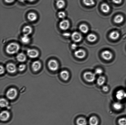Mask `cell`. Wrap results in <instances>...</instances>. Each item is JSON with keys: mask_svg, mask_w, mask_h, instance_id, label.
I'll use <instances>...</instances> for the list:
<instances>
[{"mask_svg": "<svg viewBox=\"0 0 126 125\" xmlns=\"http://www.w3.org/2000/svg\"><path fill=\"white\" fill-rule=\"evenodd\" d=\"M20 46L18 44L12 43L7 45L6 48V51L9 54L13 55L18 52Z\"/></svg>", "mask_w": 126, "mask_h": 125, "instance_id": "obj_1", "label": "cell"}, {"mask_svg": "<svg viewBox=\"0 0 126 125\" xmlns=\"http://www.w3.org/2000/svg\"><path fill=\"white\" fill-rule=\"evenodd\" d=\"M83 78L85 80L89 82H92L96 79V74L91 72H85L83 74Z\"/></svg>", "mask_w": 126, "mask_h": 125, "instance_id": "obj_2", "label": "cell"}, {"mask_svg": "<svg viewBox=\"0 0 126 125\" xmlns=\"http://www.w3.org/2000/svg\"><path fill=\"white\" fill-rule=\"evenodd\" d=\"M17 94L16 89L15 88H11L7 91L6 93V96L9 100H12L16 97Z\"/></svg>", "mask_w": 126, "mask_h": 125, "instance_id": "obj_3", "label": "cell"}, {"mask_svg": "<svg viewBox=\"0 0 126 125\" xmlns=\"http://www.w3.org/2000/svg\"><path fill=\"white\" fill-rule=\"evenodd\" d=\"M48 65L49 69L53 71H55L58 69L59 63L56 60L54 59L50 60L48 62Z\"/></svg>", "mask_w": 126, "mask_h": 125, "instance_id": "obj_4", "label": "cell"}, {"mask_svg": "<svg viewBox=\"0 0 126 125\" xmlns=\"http://www.w3.org/2000/svg\"><path fill=\"white\" fill-rule=\"evenodd\" d=\"M27 54L28 57L32 58H36L39 55V52L36 50L31 49L27 50Z\"/></svg>", "mask_w": 126, "mask_h": 125, "instance_id": "obj_5", "label": "cell"}, {"mask_svg": "<svg viewBox=\"0 0 126 125\" xmlns=\"http://www.w3.org/2000/svg\"><path fill=\"white\" fill-rule=\"evenodd\" d=\"M101 56L104 59L107 61L110 60L113 57V54L108 50L103 51L101 54Z\"/></svg>", "mask_w": 126, "mask_h": 125, "instance_id": "obj_6", "label": "cell"}, {"mask_svg": "<svg viewBox=\"0 0 126 125\" xmlns=\"http://www.w3.org/2000/svg\"><path fill=\"white\" fill-rule=\"evenodd\" d=\"M59 26L60 29L63 30H67L70 26V23L67 20H63L60 22Z\"/></svg>", "mask_w": 126, "mask_h": 125, "instance_id": "obj_7", "label": "cell"}, {"mask_svg": "<svg viewBox=\"0 0 126 125\" xmlns=\"http://www.w3.org/2000/svg\"><path fill=\"white\" fill-rule=\"evenodd\" d=\"M72 40L75 42H80L82 39V36L80 33L77 32H75L71 35Z\"/></svg>", "mask_w": 126, "mask_h": 125, "instance_id": "obj_8", "label": "cell"}, {"mask_svg": "<svg viewBox=\"0 0 126 125\" xmlns=\"http://www.w3.org/2000/svg\"><path fill=\"white\" fill-rule=\"evenodd\" d=\"M6 69L9 73H15L17 70L16 65L12 63H9L6 66Z\"/></svg>", "mask_w": 126, "mask_h": 125, "instance_id": "obj_9", "label": "cell"}, {"mask_svg": "<svg viewBox=\"0 0 126 125\" xmlns=\"http://www.w3.org/2000/svg\"><path fill=\"white\" fill-rule=\"evenodd\" d=\"M75 57L79 59L84 58L86 56V52L85 51L81 49L77 50L74 53Z\"/></svg>", "mask_w": 126, "mask_h": 125, "instance_id": "obj_10", "label": "cell"}, {"mask_svg": "<svg viewBox=\"0 0 126 125\" xmlns=\"http://www.w3.org/2000/svg\"><path fill=\"white\" fill-rule=\"evenodd\" d=\"M116 98L118 100H122L126 98V92L124 90H120L116 93Z\"/></svg>", "mask_w": 126, "mask_h": 125, "instance_id": "obj_11", "label": "cell"}, {"mask_svg": "<svg viewBox=\"0 0 126 125\" xmlns=\"http://www.w3.org/2000/svg\"><path fill=\"white\" fill-rule=\"evenodd\" d=\"M10 117L9 113L7 111H3L1 112L0 118L1 121L3 122L8 120Z\"/></svg>", "mask_w": 126, "mask_h": 125, "instance_id": "obj_12", "label": "cell"}, {"mask_svg": "<svg viewBox=\"0 0 126 125\" xmlns=\"http://www.w3.org/2000/svg\"><path fill=\"white\" fill-rule=\"evenodd\" d=\"M41 64L39 61H36L33 62L32 65V68L33 70L35 72L38 71L40 69Z\"/></svg>", "mask_w": 126, "mask_h": 125, "instance_id": "obj_13", "label": "cell"}, {"mask_svg": "<svg viewBox=\"0 0 126 125\" xmlns=\"http://www.w3.org/2000/svg\"><path fill=\"white\" fill-rule=\"evenodd\" d=\"M32 32V28L29 26L27 25L23 28V34L28 35L31 34Z\"/></svg>", "mask_w": 126, "mask_h": 125, "instance_id": "obj_14", "label": "cell"}, {"mask_svg": "<svg viewBox=\"0 0 126 125\" xmlns=\"http://www.w3.org/2000/svg\"><path fill=\"white\" fill-rule=\"evenodd\" d=\"M60 77L63 80L65 81L67 80L69 78V73L66 70L62 71L60 73Z\"/></svg>", "mask_w": 126, "mask_h": 125, "instance_id": "obj_15", "label": "cell"}, {"mask_svg": "<svg viewBox=\"0 0 126 125\" xmlns=\"http://www.w3.org/2000/svg\"><path fill=\"white\" fill-rule=\"evenodd\" d=\"M16 58L17 60L20 62H25L26 59V57L24 54L20 53L17 55Z\"/></svg>", "mask_w": 126, "mask_h": 125, "instance_id": "obj_16", "label": "cell"}, {"mask_svg": "<svg viewBox=\"0 0 126 125\" xmlns=\"http://www.w3.org/2000/svg\"><path fill=\"white\" fill-rule=\"evenodd\" d=\"M89 122L90 125H97L98 124V118L95 116H92L90 118Z\"/></svg>", "mask_w": 126, "mask_h": 125, "instance_id": "obj_17", "label": "cell"}, {"mask_svg": "<svg viewBox=\"0 0 126 125\" xmlns=\"http://www.w3.org/2000/svg\"><path fill=\"white\" fill-rule=\"evenodd\" d=\"M101 9L102 11L104 13H107L110 10V7L107 3L102 4L101 6Z\"/></svg>", "mask_w": 126, "mask_h": 125, "instance_id": "obj_18", "label": "cell"}, {"mask_svg": "<svg viewBox=\"0 0 126 125\" xmlns=\"http://www.w3.org/2000/svg\"><path fill=\"white\" fill-rule=\"evenodd\" d=\"M28 19L31 22H34L36 20L37 16L36 14L34 12H31L28 13Z\"/></svg>", "mask_w": 126, "mask_h": 125, "instance_id": "obj_19", "label": "cell"}, {"mask_svg": "<svg viewBox=\"0 0 126 125\" xmlns=\"http://www.w3.org/2000/svg\"><path fill=\"white\" fill-rule=\"evenodd\" d=\"M120 34L118 32L114 31L112 32L110 34L109 36L110 39L113 40H116L119 37Z\"/></svg>", "mask_w": 126, "mask_h": 125, "instance_id": "obj_20", "label": "cell"}, {"mask_svg": "<svg viewBox=\"0 0 126 125\" xmlns=\"http://www.w3.org/2000/svg\"><path fill=\"white\" fill-rule=\"evenodd\" d=\"M79 29L80 31L84 34H86L89 31L88 26L85 24H81L79 27Z\"/></svg>", "mask_w": 126, "mask_h": 125, "instance_id": "obj_21", "label": "cell"}, {"mask_svg": "<svg viewBox=\"0 0 126 125\" xmlns=\"http://www.w3.org/2000/svg\"><path fill=\"white\" fill-rule=\"evenodd\" d=\"M124 20V17L121 15H118L115 17L114 21L117 24H120L123 22Z\"/></svg>", "mask_w": 126, "mask_h": 125, "instance_id": "obj_22", "label": "cell"}, {"mask_svg": "<svg viewBox=\"0 0 126 125\" xmlns=\"http://www.w3.org/2000/svg\"><path fill=\"white\" fill-rule=\"evenodd\" d=\"M76 123L78 125H86L87 122L85 118L81 117L77 120Z\"/></svg>", "mask_w": 126, "mask_h": 125, "instance_id": "obj_23", "label": "cell"}, {"mask_svg": "<svg viewBox=\"0 0 126 125\" xmlns=\"http://www.w3.org/2000/svg\"><path fill=\"white\" fill-rule=\"evenodd\" d=\"M105 81L106 78L103 76H100L97 80V84L100 86L103 85Z\"/></svg>", "mask_w": 126, "mask_h": 125, "instance_id": "obj_24", "label": "cell"}, {"mask_svg": "<svg viewBox=\"0 0 126 125\" xmlns=\"http://www.w3.org/2000/svg\"><path fill=\"white\" fill-rule=\"evenodd\" d=\"M87 38L88 40L90 42H93L97 40V37L94 34H91L88 35Z\"/></svg>", "mask_w": 126, "mask_h": 125, "instance_id": "obj_25", "label": "cell"}, {"mask_svg": "<svg viewBox=\"0 0 126 125\" xmlns=\"http://www.w3.org/2000/svg\"><path fill=\"white\" fill-rule=\"evenodd\" d=\"M65 3L63 0H58L56 2L57 7L59 9H62L65 7Z\"/></svg>", "mask_w": 126, "mask_h": 125, "instance_id": "obj_26", "label": "cell"}, {"mask_svg": "<svg viewBox=\"0 0 126 125\" xmlns=\"http://www.w3.org/2000/svg\"><path fill=\"white\" fill-rule=\"evenodd\" d=\"M21 41L22 43L24 44H27L29 43L30 41V39L28 37V35H23L21 37Z\"/></svg>", "mask_w": 126, "mask_h": 125, "instance_id": "obj_27", "label": "cell"}, {"mask_svg": "<svg viewBox=\"0 0 126 125\" xmlns=\"http://www.w3.org/2000/svg\"><path fill=\"white\" fill-rule=\"evenodd\" d=\"M113 107L116 111H119L121 110L123 108V105L120 102H115L113 104Z\"/></svg>", "mask_w": 126, "mask_h": 125, "instance_id": "obj_28", "label": "cell"}, {"mask_svg": "<svg viewBox=\"0 0 126 125\" xmlns=\"http://www.w3.org/2000/svg\"><path fill=\"white\" fill-rule=\"evenodd\" d=\"M9 103L8 101L5 99L1 98L0 100V105L1 107L3 108L7 107L8 106Z\"/></svg>", "mask_w": 126, "mask_h": 125, "instance_id": "obj_29", "label": "cell"}, {"mask_svg": "<svg viewBox=\"0 0 126 125\" xmlns=\"http://www.w3.org/2000/svg\"><path fill=\"white\" fill-rule=\"evenodd\" d=\"M83 3L86 6H91L95 4L94 0H83Z\"/></svg>", "mask_w": 126, "mask_h": 125, "instance_id": "obj_30", "label": "cell"}, {"mask_svg": "<svg viewBox=\"0 0 126 125\" xmlns=\"http://www.w3.org/2000/svg\"><path fill=\"white\" fill-rule=\"evenodd\" d=\"M118 123L119 125H126V118L124 117L119 119Z\"/></svg>", "mask_w": 126, "mask_h": 125, "instance_id": "obj_31", "label": "cell"}, {"mask_svg": "<svg viewBox=\"0 0 126 125\" xmlns=\"http://www.w3.org/2000/svg\"><path fill=\"white\" fill-rule=\"evenodd\" d=\"M65 16H66V14H65V12L62 11L59 12L58 13V16L59 18H61V19H63L65 18Z\"/></svg>", "mask_w": 126, "mask_h": 125, "instance_id": "obj_32", "label": "cell"}, {"mask_svg": "<svg viewBox=\"0 0 126 125\" xmlns=\"http://www.w3.org/2000/svg\"><path fill=\"white\" fill-rule=\"evenodd\" d=\"M103 71L101 68H96L95 71V73L97 75H101L103 73Z\"/></svg>", "mask_w": 126, "mask_h": 125, "instance_id": "obj_33", "label": "cell"}, {"mask_svg": "<svg viewBox=\"0 0 126 125\" xmlns=\"http://www.w3.org/2000/svg\"><path fill=\"white\" fill-rule=\"evenodd\" d=\"M25 65L24 64H21L18 66V69L19 71L22 72L24 71L26 68Z\"/></svg>", "mask_w": 126, "mask_h": 125, "instance_id": "obj_34", "label": "cell"}, {"mask_svg": "<svg viewBox=\"0 0 126 125\" xmlns=\"http://www.w3.org/2000/svg\"><path fill=\"white\" fill-rule=\"evenodd\" d=\"M102 89L105 92H107L108 91L109 89L108 86H104L102 87Z\"/></svg>", "mask_w": 126, "mask_h": 125, "instance_id": "obj_35", "label": "cell"}, {"mask_svg": "<svg viewBox=\"0 0 126 125\" xmlns=\"http://www.w3.org/2000/svg\"><path fill=\"white\" fill-rule=\"evenodd\" d=\"M0 74H3L4 73L5 69L3 66H1L0 67Z\"/></svg>", "mask_w": 126, "mask_h": 125, "instance_id": "obj_36", "label": "cell"}, {"mask_svg": "<svg viewBox=\"0 0 126 125\" xmlns=\"http://www.w3.org/2000/svg\"><path fill=\"white\" fill-rule=\"evenodd\" d=\"M122 0H113V1L114 3L117 4H119L121 3Z\"/></svg>", "mask_w": 126, "mask_h": 125, "instance_id": "obj_37", "label": "cell"}, {"mask_svg": "<svg viewBox=\"0 0 126 125\" xmlns=\"http://www.w3.org/2000/svg\"><path fill=\"white\" fill-rule=\"evenodd\" d=\"M77 47V45L75 44H73L71 45V48L73 50H75Z\"/></svg>", "mask_w": 126, "mask_h": 125, "instance_id": "obj_38", "label": "cell"}, {"mask_svg": "<svg viewBox=\"0 0 126 125\" xmlns=\"http://www.w3.org/2000/svg\"><path fill=\"white\" fill-rule=\"evenodd\" d=\"M63 35L65 37H68L70 36V34L69 33H65L63 34Z\"/></svg>", "mask_w": 126, "mask_h": 125, "instance_id": "obj_39", "label": "cell"}, {"mask_svg": "<svg viewBox=\"0 0 126 125\" xmlns=\"http://www.w3.org/2000/svg\"><path fill=\"white\" fill-rule=\"evenodd\" d=\"M15 0H5V2L7 3H12L14 2Z\"/></svg>", "mask_w": 126, "mask_h": 125, "instance_id": "obj_40", "label": "cell"}, {"mask_svg": "<svg viewBox=\"0 0 126 125\" xmlns=\"http://www.w3.org/2000/svg\"><path fill=\"white\" fill-rule=\"evenodd\" d=\"M27 0L30 2H34V1H35V0Z\"/></svg>", "mask_w": 126, "mask_h": 125, "instance_id": "obj_41", "label": "cell"}, {"mask_svg": "<svg viewBox=\"0 0 126 125\" xmlns=\"http://www.w3.org/2000/svg\"><path fill=\"white\" fill-rule=\"evenodd\" d=\"M27 0H20V1H21V2H24V1H26Z\"/></svg>", "mask_w": 126, "mask_h": 125, "instance_id": "obj_42", "label": "cell"}]
</instances>
